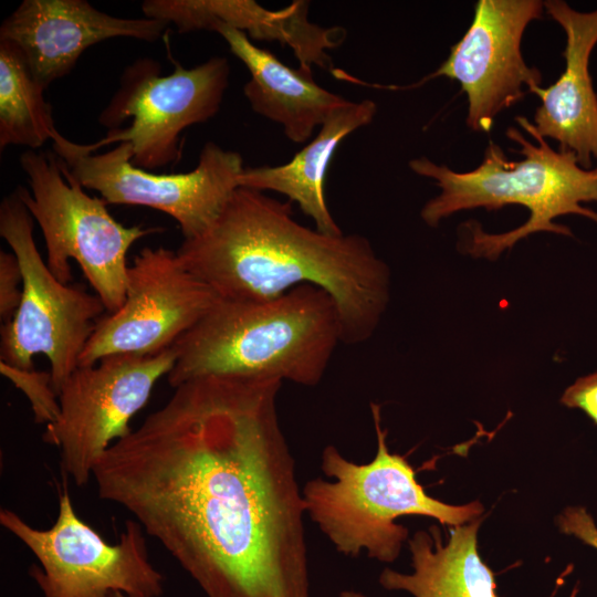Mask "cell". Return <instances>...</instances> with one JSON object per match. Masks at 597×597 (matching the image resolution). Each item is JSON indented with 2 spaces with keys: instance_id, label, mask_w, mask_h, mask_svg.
Wrapping results in <instances>:
<instances>
[{
  "instance_id": "8992f818",
  "label": "cell",
  "mask_w": 597,
  "mask_h": 597,
  "mask_svg": "<svg viewBox=\"0 0 597 597\" xmlns=\"http://www.w3.org/2000/svg\"><path fill=\"white\" fill-rule=\"evenodd\" d=\"M20 165L30 190H17L41 229L49 269L69 284L74 260L106 312H116L125 301L130 247L163 229L118 222L107 210V203L88 195L54 153L25 150Z\"/></svg>"
},
{
  "instance_id": "52a82bcc",
  "label": "cell",
  "mask_w": 597,
  "mask_h": 597,
  "mask_svg": "<svg viewBox=\"0 0 597 597\" xmlns=\"http://www.w3.org/2000/svg\"><path fill=\"white\" fill-rule=\"evenodd\" d=\"M33 222L17 189L2 199L0 235L19 260L22 297L13 317L1 325L0 360L34 368L33 357L44 355L59 394L106 308L95 293L56 279L38 250Z\"/></svg>"
},
{
  "instance_id": "cb8c5ba5",
  "label": "cell",
  "mask_w": 597,
  "mask_h": 597,
  "mask_svg": "<svg viewBox=\"0 0 597 597\" xmlns=\"http://www.w3.org/2000/svg\"><path fill=\"white\" fill-rule=\"evenodd\" d=\"M559 530L597 548V526L586 509L569 506L557 517Z\"/></svg>"
},
{
  "instance_id": "ac0fdd59",
  "label": "cell",
  "mask_w": 597,
  "mask_h": 597,
  "mask_svg": "<svg viewBox=\"0 0 597 597\" xmlns=\"http://www.w3.org/2000/svg\"><path fill=\"white\" fill-rule=\"evenodd\" d=\"M376 112L377 105L371 100L347 101L328 115L316 136L290 161L244 168L239 176V187L284 195L313 220L316 230L331 235L344 233L327 206V169L339 144L353 132L370 124Z\"/></svg>"
},
{
  "instance_id": "5bb4252c",
  "label": "cell",
  "mask_w": 597,
  "mask_h": 597,
  "mask_svg": "<svg viewBox=\"0 0 597 597\" xmlns=\"http://www.w3.org/2000/svg\"><path fill=\"white\" fill-rule=\"evenodd\" d=\"M167 23L151 18H118L86 0H24L0 27V40L13 43L46 90L69 74L92 45L113 38L157 41Z\"/></svg>"
},
{
  "instance_id": "44dd1931",
  "label": "cell",
  "mask_w": 597,
  "mask_h": 597,
  "mask_svg": "<svg viewBox=\"0 0 597 597\" xmlns=\"http://www.w3.org/2000/svg\"><path fill=\"white\" fill-rule=\"evenodd\" d=\"M0 373L27 396L36 423L55 422L60 416V398L50 371L20 368L0 360Z\"/></svg>"
},
{
  "instance_id": "277c9868",
  "label": "cell",
  "mask_w": 597,
  "mask_h": 597,
  "mask_svg": "<svg viewBox=\"0 0 597 597\" xmlns=\"http://www.w3.org/2000/svg\"><path fill=\"white\" fill-rule=\"evenodd\" d=\"M515 119L537 142L534 145L514 127L506 130L520 146L514 151L523 155L522 160H509L499 145L490 142L482 163L471 171L458 172L427 157L409 161L415 174L434 180L441 189L421 209V219L429 227L467 209L495 210L506 205L528 209L525 223L500 234L486 233L475 222L465 223L469 239L464 249L475 258L495 260L519 240L538 231L572 235L568 228L553 221L563 214L576 213L597 222V212L582 206L597 202V169L583 168L572 151L553 149L526 117Z\"/></svg>"
},
{
  "instance_id": "6da1fadb",
  "label": "cell",
  "mask_w": 597,
  "mask_h": 597,
  "mask_svg": "<svg viewBox=\"0 0 597 597\" xmlns=\"http://www.w3.org/2000/svg\"><path fill=\"white\" fill-rule=\"evenodd\" d=\"M282 384L185 381L94 468L98 496L129 512L207 597H311Z\"/></svg>"
},
{
  "instance_id": "603a6c76",
  "label": "cell",
  "mask_w": 597,
  "mask_h": 597,
  "mask_svg": "<svg viewBox=\"0 0 597 597\" xmlns=\"http://www.w3.org/2000/svg\"><path fill=\"white\" fill-rule=\"evenodd\" d=\"M561 402L583 410L597 425V371L578 378L564 391Z\"/></svg>"
},
{
  "instance_id": "4fadbf2b",
  "label": "cell",
  "mask_w": 597,
  "mask_h": 597,
  "mask_svg": "<svg viewBox=\"0 0 597 597\" xmlns=\"http://www.w3.org/2000/svg\"><path fill=\"white\" fill-rule=\"evenodd\" d=\"M541 0H479L472 23L450 50L447 60L412 85H380L375 88L407 90L444 76L458 81L468 100L467 125L490 132L495 116L533 88L542 74L525 63L521 43L531 21L541 19Z\"/></svg>"
},
{
  "instance_id": "2e32d148",
  "label": "cell",
  "mask_w": 597,
  "mask_h": 597,
  "mask_svg": "<svg viewBox=\"0 0 597 597\" xmlns=\"http://www.w3.org/2000/svg\"><path fill=\"white\" fill-rule=\"evenodd\" d=\"M544 9L566 35L565 70L547 88L531 93L541 98L534 129L558 142V150L575 154L585 169H597V94L589 74V59L597 44V9L580 12L562 0L544 1Z\"/></svg>"
},
{
  "instance_id": "d4e9b609",
  "label": "cell",
  "mask_w": 597,
  "mask_h": 597,
  "mask_svg": "<svg viewBox=\"0 0 597 597\" xmlns=\"http://www.w3.org/2000/svg\"><path fill=\"white\" fill-rule=\"evenodd\" d=\"M339 597H366L360 591L356 590H343L339 593Z\"/></svg>"
},
{
  "instance_id": "5b68a950",
  "label": "cell",
  "mask_w": 597,
  "mask_h": 597,
  "mask_svg": "<svg viewBox=\"0 0 597 597\" xmlns=\"http://www.w3.org/2000/svg\"><path fill=\"white\" fill-rule=\"evenodd\" d=\"M370 411L377 451L368 463H355L333 444L321 454V470L332 481L315 478L302 488L305 512L335 549L348 557L392 563L408 530L396 521L406 515L432 517L457 526L472 522L484 507L479 501L451 505L428 495L404 455L391 453L381 427L380 405Z\"/></svg>"
},
{
  "instance_id": "30bf717a",
  "label": "cell",
  "mask_w": 597,
  "mask_h": 597,
  "mask_svg": "<svg viewBox=\"0 0 597 597\" xmlns=\"http://www.w3.org/2000/svg\"><path fill=\"white\" fill-rule=\"evenodd\" d=\"M53 153L85 189L95 190L107 205L143 206L175 219L184 240L208 230L239 188L243 159L237 151L208 142L195 169L156 174L136 167L128 143L96 153L60 133Z\"/></svg>"
},
{
  "instance_id": "9c48e42d",
  "label": "cell",
  "mask_w": 597,
  "mask_h": 597,
  "mask_svg": "<svg viewBox=\"0 0 597 597\" xmlns=\"http://www.w3.org/2000/svg\"><path fill=\"white\" fill-rule=\"evenodd\" d=\"M0 524L39 559L30 567L44 597H108L124 593L159 597L164 577L149 561L146 533L127 520L116 544H108L76 514L67 486L59 496L54 524L35 528L19 514L0 510Z\"/></svg>"
},
{
  "instance_id": "ffe728a7",
  "label": "cell",
  "mask_w": 597,
  "mask_h": 597,
  "mask_svg": "<svg viewBox=\"0 0 597 597\" xmlns=\"http://www.w3.org/2000/svg\"><path fill=\"white\" fill-rule=\"evenodd\" d=\"M21 51L0 40V149L24 146L39 150L53 140L52 107Z\"/></svg>"
},
{
  "instance_id": "7c38bea8",
  "label": "cell",
  "mask_w": 597,
  "mask_h": 597,
  "mask_svg": "<svg viewBox=\"0 0 597 597\" xmlns=\"http://www.w3.org/2000/svg\"><path fill=\"white\" fill-rule=\"evenodd\" d=\"M219 300L177 251L144 248L128 268L123 305L97 322L80 366L113 355L149 356L169 349Z\"/></svg>"
},
{
  "instance_id": "7402d4cb",
  "label": "cell",
  "mask_w": 597,
  "mask_h": 597,
  "mask_svg": "<svg viewBox=\"0 0 597 597\" xmlns=\"http://www.w3.org/2000/svg\"><path fill=\"white\" fill-rule=\"evenodd\" d=\"M22 297V271L15 254L0 251V317L2 324L15 314Z\"/></svg>"
},
{
  "instance_id": "ba28073f",
  "label": "cell",
  "mask_w": 597,
  "mask_h": 597,
  "mask_svg": "<svg viewBox=\"0 0 597 597\" xmlns=\"http://www.w3.org/2000/svg\"><path fill=\"white\" fill-rule=\"evenodd\" d=\"M229 76L230 64L223 56L191 69L176 64L167 75L160 74V65L153 59L136 60L98 117L107 134L85 144L86 149L128 143L136 167L151 170L176 164L181 157V133L219 112Z\"/></svg>"
},
{
  "instance_id": "9a60e30c",
  "label": "cell",
  "mask_w": 597,
  "mask_h": 597,
  "mask_svg": "<svg viewBox=\"0 0 597 597\" xmlns=\"http://www.w3.org/2000/svg\"><path fill=\"white\" fill-rule=\"evenodd\" d=\"M307 1L295 0L280 10H268L253 0H146L142 10L146 18L174 24L179 33L220 27L239 30L251 40L287 45L298 67L312 71L333 69L328 50L339 46L345 30L323 28L308 20Z\"/></svg>"
},
{
  "instance_id": "e0dca14e",
  "label": "cell",
  "mask_w": 597,
  "mask_h": 597,
  "mask_svg": "<svg viewBox=\"0 0 597 597\" xmlns=\"http://www.w3.org/2000/svg\"><path fill=\"white\" fill-rule=\"evenodd\" d=\"M216 32L250 72L243 94L253 112L281 124L290 140H308L328 115L348 101L320 86L312 71L287 66L245 33L229 27Z\"/></svg>"
},
{
  "instance_id": "7a4b0ae2",
  "label": "cell",
  "mask_w": 597,
  "mask_h": 597,
  "mask_svg": "<svg viewBox=\"0 0 597 597\" xmlns=\"http://www.w3.org/2000/svg\"><path fill=\"white\" fill-rule=\"evenodd\" d=\"M292 205L239 187L211 227L184 240L177 254L221 300L265 302L298 285L318 286L337 306L343 344L366 342L389 302L386 262L362 234L301 224Z\"/></svg>"
},
{
  "instance_id": "3957f363",
  "label": "cell",
  "mask_w": 597,
  "mask_h": 597,
  "mask_svg": "<svg viewBox=\"0 0 597 597\" xmlns=\"http://www.w3.org/2000/svg\"><path fill=\"white\" fill-rule=\"evenodd\" d=\"M342 342L337 306L323 289L298 285L265 302L219 300L171 347L172 388L205 376L315 387Z\"/></svg>"
},
{
  "instance_id": "d6986e66",
  "label": "cell",
  "mask_w": 597,
  "mask_h": 597,
  "mask_svg": "<svg viewBox=\"0 0 597 597\" xmlns=\"http://www.w3.org/2000/svg\"><path fill=\"white\" fill-rule=\"evenodd\" d=\"M480 524L476 519L451 526L446 544L436 525L417 531L408 540L412 572L385 568L378 578L380 586L413 597H498L494 573L478 551Z\"/></svg>"
},
{
  "instance_id": "8fae6325",
  "label": "cell",
  "mask_w": 597,
  "mask_h": 597,
  "mask_svg": "<svg viewBox=\"0 0 597 597\" xmlns=\"http://www.w3.org/2000/svg\"><path fill=\"white\" fill-rule=\"evenodd\" d=\"M176 362L172 348L149 356L113 355L78 366L62 386L60 416L43 440L60 449L63 470L86 485L107 449L133 430V417Z\"/></svg>"
}]
</instances>
